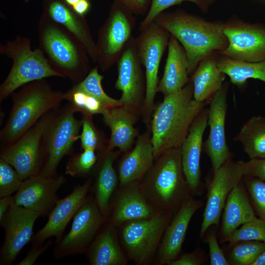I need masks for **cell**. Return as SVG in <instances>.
<instances>
[{
  "instance_id": "cell-1",
  "label": "cell",
  "mask_w": 265,
  "mask_h": 265,
  "mask_svg": "<svg viewBox=\"0 0 265 265\" xmlns=\"http://www.w3.org/2000/svg\"><path fill=\"white\" fill-rule=\"evenodd\" d=\"M205 105V102L193 99L191 81L180 90L164 96L152 120L151 138L155 158L168 150L181 147L192 123Z\"/></svg>"
},
{
  "instance_id": "cell-2",
  "label": "cell",
  "mask_w": 265,
  "mask_h": 265,
  "mask_svg": "<svg viewBox=\"0 0 265 265\" xmlns=\"http://www.w3.org/2000/svg\"><path fill=\"white\" fill-rule=\"evenodd\" d=\"M154 21L183 47L188 59L189 75H192L201 60L228 46L222 24L208 22L182 11L163 12Z\"/></svg>"
},
{
  "instance_id": "cell-3",
  "label": "cell",
  "mask_w": 265,
  "mask_h": 265,
  "mask_svg": "<svg viewBox=\"0 0 265 265\" xmlns=\"http://www.w3.org/2000/svg\"><path fill=\"white\" fill-rule=\"evenodd\" d=\"M157 158L141 181L140 189L157 212L175 215L193 196L184 173L181 147L168 150Z\"/></svg>"
},
{
  "instance_id": "cell-4",
  "label": "cell",
  "mask_w": 265,
  "mask_h": 265,
  "mask_svg": "<svg viewBox=\"0 0 265 265\" xmlns=\"http://www.w3.org/2000/svg\"><path fill=\"white\" fill-rule=\"evenodd\" d=\"M38 48L53 68L75 84L90 70V59L80 41L43 14L37 24Z\"/></svg>"
},
{
  "instance_id": "cell-5",
  "label": "cell",
  "mask_w": 265,
  "mask_h": 265,
  "mask_svg": "<svg viewBox=\"0 0 265 265\" xmlns=\"http://www.w3.org/2000/svg\"><path fill=\"white\" fill-rule=\"evenodd\" d=\"M63 95L45 79L27 83L14 92L11 110L0 131L1 147L12 144L42 116L59 107Z\"/></svg>"
},
{
  "instance_id": "cell-6",
  "label": "cell",
  "mask_w": 265,
  "mask_h": 265,
  "mask_svg": "<svg viewBox=\"0 0 265 265\" xmlns=\"http://www.w3.org/2000/svg\"><path fill=\"white\" fill-rule=\"evenodd\" d=\"M29 37L18 36L14 40L2 43L0 53L12 61L11 69L0 86V102L16 90L31 82L63 76L54 70L39 48L33 50Z\"/></svg>"
},
{
  "instance_id": "cell-7",
  "label": "cell",
  "mask_w": 265,
  "mask_h": 265,
  "mask_svg": "<svg viewBox=\"0 0 265 265\" xmlns=\"http://www.w3.org/2000/svg\"><path fill=\"white\" fill-rule=\"evenodd\" d=\"M75 113L68 103L52 110L42 138L40 174L55 176L60 162L80 139L82 122L75 117Z\"/></svg>"
},
{
  "instance_id": "cell-8",
  "label": "cell",
  "mask_w": 265,
  "mask_h": 265,
  "mask_svg": "<svg viewBox=\"0 0 265 265\" xmlns=\"http://www.w3.org/2000/svg\"><path fill=\"white\" fill-rule=\"evenodd\" d=\"M174 215L158 212L150 218L129 221L119 226L128 259L137 265L154 263L164 233Z\"/></svg>"
},
{
  "instance_id": "cell-9",
  "label": "cell",
  "mask_w": 265,
  "mask_h": 265,
  "mask_svg": "<svg viewBox=\"0 0 265 265\" xmlns=\"http://www.w3.org/2000/svg\"><path fill=\"white\" fill-rule=\"evenodd\" d=\"M136 22L135 15L118 0H114L96 42V63L101 71H107L118 62L133 36Z\"/></svg>"
},
{
  "instance_id": "cell-10",
  "label": "cell",
  "mask_w": 265,
  "mask_h": 265,
  "mask_svg": "<svg viewBox=\"0 0 265 265\" xmlns=\"http://www.w3.org/2000/svg\"><path fill=\"white\" fill-rule=\"evenodd\" d=\"M170 36L165 29L154 21L135 37L137 55L145 69L146 93L144 104L147 114L154 106L159 83V65Z\"/></svg>"
},
{
  "instance_id": "cell-11",
  "label": "cell",
  "mask_w": 265,
  "mask_h": 265,
  "mask_svg": "<svg viewBox=\"0 0 265 265\" xmlns=\"http://www.w3.org/2000/svg\"><path fill=\"white\" fill-rule=\"evenodd\" d=\"M247 167V161H235L232 158L213 171V176L207 186V200L199 234L201 239L211 226H219L227 198L242 179Z\"/></svg>"
},
{
  "instance_id": "cell-12",
  "label": "cell",
  "mask_w": 265,
  "mask_h": 265,
  "mask_svg": "<svg viewBox=\"0 0 265 265\" xmlns=\"http://www.w3.org/2000/svg\"><path fill=\"white\" fill-rule=\"evenodd\" d=\"M51 111L42 116L12 144L0 147V158L12 165L23 181L41 172L42 138Z\"/></svg>"
},
{
  "instance_id": "cell-13",
  "label": "cell",
  "mask_w": 265,
  "mask_h": 265,
  "mask_svg": "<svg viewBox=\"0 0 265 265\" xmlns=\"http://www.w3.org/2000/svg\"><path fill=\"white\" fill-rule=\"evenodd\" d=\"M106 222L94 197L88 196L73 217L70 231L57 242L54 250L55 258L60 259L86 252Z\"/></svg>"
},
{
  "instance_id": "cell-14",
  "label": "cell",
  "mask_w": 265,
  "mask_h": 265,
  "mask_svg": "<svg viewBox=\"0 0 265 265\" xmlns=\"http://www.w3.org/2000/svg\"><path fill=\"white\" fill-rule=\"evenodd\" d=\"M228 44L217 53L221 56L246 62L265 60V28L241 21L222 24Z\"/></svg>"
},
{
  "instance_id": "cell-15",
  "label": "cell",
  "mask_w": 265,
  "mask_h": 265,
  "mask_svg": "<svg viewBox=\"0 0 265 265\" xmlns=\"http://www.w3.org/2000/svg\"><path fill=\"white\" fill-rule=\"evenodd\" d=\"M117 63L118 77L115 87L121 91V106L136 112L138 104L146 93V78L139 59L135 37L127 44Z\"/></svg>"
},
{
  "instance_id": "cell-16",
  "label": "cell",
  "mask_w": 265,
  "mask_h": 265,
  "mask_svg": "<svg viewBox=\"0 0 265 265\" xmlns=\"http://www.w3.org/2000/svg\"><path fill=\"white\" fill-rule=\"evenodd\" d=\"M40 216L35 212L13 203L0 222L5 238L0 252L1 265H11L32 239L34 223Z\"/></svg>"
},
{
  "instance_id": "cell-17",
  "label": "cell",
  "mask_w": 265,
  "mask_h": 265,
  "mask_svg": "<svg viewBox=\"0 0 265 265\" xmlns=\"http://www.w3.org/2000/svg\"><path fill=\"white\" fill-rule=\"evenodd\" d=\"M227 90V84H223L210 100L208 108L207 123L210 132L205 143L204 150L210 159L213 171L233 157L225 138Z\"/></svg>"
},
{
  "instance_id": "cell-18",
  "label": "cell",
  "mask_w": 265,
  "mask_h": 265,
  "mask_svg": "<svg viewBox=\"0 0 265 265\" xmlns=\"http://www.w3.org/2000/svg\"><path fill=\"white\" fill-rule=\"evenodd\" d=\"M62 175L46 176H32L23 181L20 189L13 196V203L46 215L59 200L57 191L65 183Z\"/></svg>"
},
{
  "instance_id": "cell-19",
  "label": "cell",
  "mask_w": 265,
  "mask_h": 265,
  "mask_svg": "<svg viewBox=\"0 0 265 265\" xmlns=\"http://www.w3.org/2000/svg\"><path fill=\"white\" fill-rule=\"evenodd\" d=\"M208 111L204 108L196 117L181 146L183 169L193 196L201 195L203 191L200 159L203 135L208 126Z\"/></svg>"
},
{
  "instance_id": "cell-20",
  "label": "cell",
  "mask_w": 265,
  "mask_h": 265,
  "mask_svg": "<svg viewBox=\"0 0 265 265\" xmlns=\"http://www.w3.org/2000/svg\"><path fill=\"white\" fill-rule=\"evenodd\" d=\"M92 181L87 180L77 186L65 198L58 200L51 211L45 226L32 238L33 244H43L48 238L54 237L58 242L70 220L86 200Z\"/></svg>"
},
{
  "instance_id": "cell-21",
  "label": "cell",
  "mask_w": 265,
  "mask_h": 265,
  "mask_svg": "<svg viewBox=\"0 0 265 265\" xmlns=\"http://www.w3.org/2000/svg\"><path fill=\"white\" fill-rule=\"evenodd\" d=\"M203 205L201 200L195 199L193 196L183 204L164 233L155 259V265H168L180 255L191 219Z\"/></svg>"
},
{
  "instance_id": "cell-22",
  "label": "cell",
  "mask_w": 265,
  "mask_h": 265,
  "mask_svg": "<svg viewBox=\"0 0 265 265\" xmlns=\"http://www.w3.org/2000/svg\"><path fill=\"white\" fill-rule=\"evenodd\" d=\"M140 184L134 181L120 187L111 202L108 223L119 227L129 221L150 218L158 212L146 199Z\"/></svg>"
},
{
  "instance_id": "cell-23",
  "label": "cell",
  "mask_w": 265,
  "mask_h": 265,
  "mask_svg": "<svg viewBox=\"0 0 265 265\" xmlns=\"http://www.w3.org/2000/svg\"><path fill=\"white\" fill-rule=\"evenodd\" d=\"M44 14L75 36L85 48L90 59L96 63V42L84 16L76 13L63 0H49Z\"/></svg>"
},
{
  "instance_id": "cell-24",
  "label": "cell",
  "mask_w": 265,
  "mask_h": 265,
  "mask_svg": "<svg viewBox=\"0 0 265 265\" xmlns=\"http://www.w3.org/2000/svg\"><path fill=\"white\" fill-rule=\"evenodd\" d=\"M167 47L168 54L163 75L157 87V92L162 93L164 96L180 90L190 81L188 59L183 47L171 35Z\"/></svg>"
},
{
  "instance_id": "cell-25",
  "label": "cell",
  "mask_w": 265,
  "mask_h": 265,
  "mask_svg": "<svg viewBox=\"0 0 265 265\" xmlns=\"http://www.w3.org/2000/svg\"><path fill=\"white\" fill-rule=\"evenodd\" d=\"M155 158L151 138L143 134L137 139L133 149L121 159L118 168L120 187L141 182L153 164Z\"/></svg>"
},
{
  "instance_id": "cell-26",
  "label": "cell",
  "mask_w": 265,
  "mask_h": 265,
  "mask_svg": "<svg viewBox=\"0 0 265 265\" xmlns=\"http://www.w3.org/2000/svg\"><path fill=\"white\" fill-rule=\"evenodd\" d=\"M116 228L107 221L101 227L86 251L90 265L128 264V259L119 243Z\"/></svg>"
},
{
  "instance_id": "cell-27",
  "label": "cell",
  "mask_w": 265,
  "mask_h": 265,
  "mask_svg": "<svg viewBox=\"0 0 265 265\" xmlns=\"http://www.w3.org/2000/svg\"><path fill=\"white\" fill-rule=\"evenodd\" d=\"M222 212L220 240L228 237L256 216L243 179L229 194Z\"/></svg>"
},
{
  "instance_id": "cell-28",
  "label": "cell",
  "mask_w": 265,
  "mask_h": 265,
  "mask_svg": "<svg viewBox=\"0 0 265 265\" xmlns=\"http://www.w3.org/2000/svg\"><path fill=\"white\" fill-rule=\"evenodd\" d=\"M136 113L119 106L107 108L102 113L104 123L111 131L106 151L115 148L126 151L131 147L137 134L134 127Z\"/></svg>"
},
{
  "instance_id": "cell-29",
  "label": "cell",
  "mask_w": 265,
  "mask_h": 265,
  "mask_svg": "<svg viewBox=\"0 0 265 265\" xmlns=\"http://www.w3.org/2000/svg\"><path fill=\"white\" fill-rule=\"evenodd\" d=\"M101 156L94 186V199L107 221L110 212L112 196L118 185V177L113 167L117 154L112 150L106 151Z\"/></svg>"
},
{
  "instance_id": "cell-30",
  "label": "cell",
  "mask_w": 265,
  "mask_h": 265,
  "mask_svg": "<svg viewBox=\"0 0 265 265\" xmlns=\"http://www.w3.org/2000/svg\"><path fill=\"white\" fill-rule=\"evenodd\" d=\"M225 76L219 68L214 54L203 59L190 78L193 86V99L197 102L210 101L223 85Z\"/></svg>"
},
{
  "instance_id": "cell-31",
  "label": "cell",
  "mask_w": 265,
  "mask_h": 265,
  "mask_svg": "<svg viewBox=\"0 0 265 265\" xmlns=\"http://www.w3.org/2000/svg\"><path fill=\"white\" fill-rule=\"evenodd\" d=\"M234 141L239 142L250 159L265 158V116H254L241 127Z\"/></svg>"
},
{
  "instance_id": "cell-32",
  "label": "cell",
  "mask_w": 265,
  "mask_h": 265,
  "mask_svg": "<svg viewBox=\"0 0 265 265\" xmlns=\"http://www.w3.org/2000/svg\"><path fill=\"white\" fill-rule=\"evenodd\" d=\"M220 56L217 57L218 66L235 85L241 87L249 79H258L265 82V60L246 62Z\"/></svg>"
},
{
  "instance_id": "cell-33",
  "label": "cell",
  "mask_w": 265,
  "mask_h": 265,
  "mask_svg": "<svg viewBox=\"0 0 265 265\" xmlns=\"http://www.w3.org/2000/svg\"><path fill=\"white\" fill-rule=\"evenodd\" d=\"M229 265H252L265 250V242L242 240L228 245Z\"/></svg>"
},
{
  "instance_id": "cell-34",
  "label": "cell",
  "mask_w": 265,
  "mask_h": 265,
  "mask_svg": "<svg viewBox=\"0 0 265 265\" xmlns=\"http://www.w3.org/2000/svg\"><path fill=\"white\" fill-rule=\"evenodd\" d=\"M63 98L76 112H80L82 115L102 114L107 108L110 107L98 98L73 87L63 92Z\"/></svg>"
},
{
  "instance_id": "cell-35",
  "label": "cell",
  "mask_w": 265,
  "mask_h": 265,
  "mask_svg": "<svg viewBox=\"0 0 265 265\" xmlns=\"http://www.w3.org/2000/svg\"><path fill=\"white\" fill-rule=\"evenodd\" d=\"M103 79V76L99 73V67L96 65L82 80L72 87L98 98L108 107L121 106L119 100L110 97L104 91L102 85Z\"/></svg>"
},
{
  "instance_id": "cell-36",
  "label": "cell",
  "mask_w": 265,
  "mask_h": 265,
  "mask_svg": "<svg viewBox=\"0 0 265 265\" xmlns=\"http://www.w3.org/2000/svg\"><path fill=\"white\" fill-rule=\"evenodd\" d=\"M242 240L265 242V220L255 216L228 237L220 240L219 242L221 244L227 243L230 245Z\"/></svg>"
},
{
  "instance_id": "cell-37",
  "label": "cell",
  "mask_w": 265,
  "mask_h": 265,
  "mask_svg": "<svg viewBox=\"0 0 265 265\" xmlns=\"http://www.w3.org/2000/svg\"><path fill=\"white\" fill-rule=\"evenodd\" d=\"M98 159V155L92 149H84L81 153L74 154L66 164L65 174L72 177L85 176L92 170Z\"/></svg>"
},
{
  "instance_id": "cell-38",
  "label": "cell",
  "mask_w": 265,
  "mask_h": 265,
  "mask_svg": "<svg viewBox=\"0 0 265 265\" xmlns=\"http://www.w3.org/2000/svg\"><path fill=\"white\" fill-rule=\"evenodd\" d=\"M82 131L80 135L81 149H90L100 152L103 155L106 150L104 139L100 131L95 126L92 115H82Z\"/></svg>"
},
{
  "instance_id": "cell-39",
  "label": "cell",
  "mask_w": 265,
  "mask_h": 265,
  "mask_svg": "<svg viewBox=\"0 0 265 265\" xmlns=\"http://www.w3.org/2000/svg\"><path fill=\"white\" fill-rule=\"evenodd\" d=\"M242 179L256 215L265 220V182L247 176Z\"/></svg>"
},
{
  "instance_id": "cell-40",
  "label": "cell",
  "mask_w": 265,
  "mask_h": 265,
  "mask_svg": "<svg viewBox=\"0 0 265 265\" xmlns=\"http://www.w3.org/2000/svg\"><path fill=\"white\" fill-rule=\"evenodd\" d=\"M23 182L13 166L0 158V198L17 192Z\"/></svg>"
},
{
  "instance_id": "cell-41",
  "label": "cell",
  "mask_w": 265,
  "mask_h": 265,
  "mask_svg": "<svg viewBox=\"0 0 265 265\" xmlns=\"http://www.w3.org/2000/svg\"><path fill=\"white\" fill-rule=\"evenodd\" d=\"M186 1L193 2L200 7H204L207 2L206 0H151L149 10L140 24L138 30L141 31L144 29L166 9Z\"/></svg>"
},
{
  "instance_id": "cell-42",
  "label": "cell",
  "mask_w": 265,
  "mask_h": 265,
  "mask_svg": "<svg viewBox=\"0 0 265 265\" xmlns=\"http://www.w3.org/2000/svg\"><path fill=\"white\" fill-rule=\"evenodd\" d=\"M214 226H211L205 234V241L209 248L210 265H229L223 250L219 246Z\"/></svg>"
},
{
  "instance_id": "cell-43",
  "label": "cell",
  "mask_w": 265,
  "mask_h": 265,
  "mask_svg": "<svg viewBox=\"0 0 265 265\" xmlns=\"http://www.w3.org/2000/svg\"><path fill=\"white\" fill-rule=\"evenodd\" d=\"M206 259L204 252L197 247L193 252L180 255L168 265H201L204 264Z\"/></svg>"
},
{
  "instance_id": "cell-44",
  "label": "cell",
  "mask_w": 265,
  "mask_h": 265,
  "mask_svg": "<svg viewBox=\"0 0 265 265\" xmlns=\"http://www.w3.org/2000/svg\"><path fill=\"white\" fill-rule=\"evenodd\" d=\"M247 165L244 176L256 177L265 182V158L250 159L247 161Z\"/></svg>"
},
{
  "instance_id": "cell-45",
  "label": "cell",
  "mask_w": 265,
  "mask_h": 265,
  "mask_svg": "<svg viewBox=\"0 0 265 265\" xmlns=\"http://www.w3.org/2000/svg\"><path fill=\"white\" fill-rule=\"evenodd\" d=\"M134 15H140L147 13L151 0H118Z\"/></svg>"
},
{
  "instance_id": "cell-46",
  "label": "cell",
  "mask_w": 265,
  "mask_h": 265,
  "mask_svg": "<svg viewBox=\"0 0 265 265\" xmlns=\"http://www.w3.org/2000/svg\"><path fill=\"white\" fill-rule=\"evenodd\" d=\"M51 243V240H49L46 244L34 245V247L28 252L26 257L19 262L18 265H33L39 257L49 247Z\"/></svg>"
},
{
  "instance_id": "cell-47",
  "label": "cell",
  "mask_w": 265,
  "mask_h": 265,
  "mask_svg": "<svg viewBox=\"0 0 265 265\" xmlns=\"http://www.w3.org/2000/svg\"><path fill=\"white\" fill-rule=\"evenodd\" d=\"M90 6V2L89 0H80L72 8L78 14L84 16L89 11Z\"/></svg>"
},
{
  "instance_id": "cell-48",
  "label": "cell",
  "mask_w": 265,
  "mask_h": 265,
  "mask_svg": "<svg viewBox=\"0 0 265 265\" xmlns=\"http://www.w3.org/2000/svg\"><path fill=\"white\" fill-rule=\"evenodd\" d=\"M13 203V196H6L0 199V222L3 218L7 211Z\"/></svg>"
},
{
  "instance_id": "cell-49",
  "label": "cell",
  "mask_w": 265,
  "mask_h": 265,
  "mask_svg": "<svg viewBox=\"0 0 265 265\" xmlns=\"http://www.w3.org/2000/svg\"><path fill=\"white\" fill-rule=\"evenodd\" d=\"M252 265H265V250L260 255Z\"/></svg>"
},
{
  "instance_id": "cell-50",
  "label": "cell",
  "mask_w": 265,
  "mask_h": 265,
  "mask_svg": "<svg viewBox=\"0 0 265 265\" xmlns=\"http://www.w3.org/2000/svg\"><path fill=\"white\" fill-rule=\"evenodd\" d=\"M68 5L71 7L74 6L80 0H63Z\"/></svg>"
}]
</instances>
